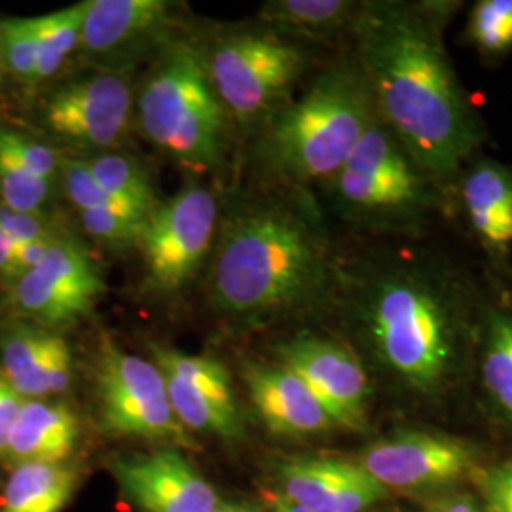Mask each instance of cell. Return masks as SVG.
Instances as JSON below:
<instances>
[{"instance_id": "1", "label": "cell", "mask_w": 512, "mask_h": 512, "mask_svg": "<svg viewBox=\"0 0 512 512\" xmlns=\"http://www.w3.org/2000/svg\"><path fill=\"white\" fill-rule=\"evenodd\" d=\"M450 12L440 2H361L351 31L378 118L454 205L486 129L444 48Z\"/></svg>"}, {"instance_id": "2", "label": "cell", "mask_w": 512, "mask_h": 512, "mask_svg": "<svg viewBox=\"0 0 512 512\" xmlns=\"http://www.w3.org/2000/svg\"><path fill=\"white\" fill-rule=\"evenodd\" d=\"M342 298L378 363L406 389L433 397L450 382L476 298L463 272L433 253L399 249L336 272Z\"/></svg>"}, {"instance_id": "3", "label": "cell", "mask_w": 512, "mask_h": 512, "mask_svg": "<svg viewBox=\"0 0 512 512\" xmlns=\"http://www.w3.org/2000/svg\"><path fill=\"white\" fill-rule=\"evenodd\" d=\"M338 266L310 213L293 203H260L222 232L209 296L224 317L256 325L330 298Z\"/></svg>"}, {"instance_id": "4", "label": "cell", "mask_w": 512, "mask_h": 512, "mask_svg": "<svg viewBox=\"0 0 512 512\" xmlns=\"http://www.w3.org/2000/svg\"><path fill=\"white\" fill-rule=\"evenodd\" d=\"M376 118L357 59L338 61L300 99L270 116L262 139L264 160L283 181L298 186L329 183Z\"/></svg>"}, {"instance_id": "5", "label": "cell", "mask_w": 512, "mask_h": 512, "mask_svg": "<svg viewBox=\"0 0 512 512\" xmlns=\"http://www.w3.org/2000/svg\"><path fill=\"white\" fill-rule=\"evenodd\" d=\"M346 219L374 232L416 238L450 203L403 141L380 118L329 181Z\"/></svg>"}, {"instance_id": "6", "label": "cell", "mask_w": 512, "mask_h": 512, "mask_svg": "<svg viewBox=\"0 0 512 512\" xmlns=\"http://www.w3.org/2000/svg\"><path fill=\"white\" fill-rule=\"evenodd\" d=\"M137 118L152 145L194 171L213 169L224 158L228 112L205 57L188 42L165 44L137 97Z\"/></svg>"}, {"instance_id": "7", "label": "cell", "mask_w": 512, "mask_h": 512, "mask_svg": "<svg viewBox=\"0 0 512 512\" xmlns=\"http://www.w3.org/2000/svg\"><path fill=\"white\" fill-rule=\"evenodd\" d=\"M203 57L222 107L243 124L272 116L287 105L308 67L306 52L272 29L222 37Z\"/></svg>"}, {"instance_id": "8", "label": "cell", "mask_w": 512, "mask_h": 512, "mask_svg": "<svg viewBox=\"0 0 512 512\" xmlns=\"http://www.w3.org/2000/svg\"><path fill=\"white\" fill-rule=\"evenodd\" d=\"M95 389L101 420L112 435L179 450L196 446L171 408L164 374L156 363L105 342L97 357Z\"/></svg>"}, {"instance_id": "9", "label": "cell", "mask_w": 512, "mask_h": 512, "mask_svg": "<svg viewBox=\"0 0 512 512\" xmlns=\"http://www.w3.org/2000/svg\"><path fill=\"white\" fill-rule=\"evenodd\" d=\"M217 219V200L202 184H190L156 207L139 239L154 289L173 293L194 277L211 251Z\"/></svg>"}, {"instance_id": "10", "label": "cell", "mask_w": 512, "mask_h": 512, "mask_svg": "<svg viewBox=\"0 0 512 512\" xmlns=\"http://www.w3.org/2000/svg\"><path fill=\"white\" fill-rule=\"evenodd\" d=\"M105 283L90 256L69 239H55L40 264L12 283V304L38 327L73 325L92 313Z\"/></svg>"}, {"instance_id": "11", "label": "cell", "mask_w": 512, "mask_h": 512, "mask_svg": "<svg viewBox=\"0 0 512 512\" xmlns=\"http://www.w3.org/2000/svg\"><path fill=\"white\" fill-rule=\"evenodd\" d=\"M279 365L287 366L325 406L336 427L363 431L368 425L370 382L357 355L330 338L300 330L277 349Z\"/></svg>"}, {"instance_id": "12", "label": "cell", "mask_w": 512, "mask_h": 512, "mask_svg": "<svg viewBox=\"0 0 512 512\" xmlns=\"http://www.w3.org/2000/svg\"><path fill=\"white\" fill-rule=\"evenodd\" d=\"M133 90L118 73H92L57 88L44 107V122L74 147L110 152L128 135Z\"/></svg>"}, {"instance_id": "13", "label": "cell", "mask_w": 512, "mask_h": 512, "mask_svg": "<svg viewBox=\"0 0 512 512\" xmlns=\"http://www.w3.org/2000/svg\"><path fill=\"white\" fill-rule=\"evenodd\" d=\"M152 353L164 374L171 408L186 431L228 440L243 437V412L232 378L219 361L179 349L154 348Z\"/></svg>"}, {"instance_id": "14", "label": "cell", "mask_w": 512, "mask_h": 512, "mask_svg": "<svg viewBox=\"0 0 512 512\" xmlns=\"http://www.w3.org/2000/svg\"><path fill=\"white\" fill-rule=\"evenodd\" d=\"M357 463L385 490H427L469 473L476 454L454 437L406 431L370 444Z\"/></svg>"}, {"instance_id": "15", "label": "cell", "mask_w": 512, "mask_h": 512, "mask_svg": "<svg viewBox=\"0 0 512 512\" xmlns=\"http://www.w3.org/2000/svg\"><path fill=\"white\" fill-rule=\"evenodd\" d=\"M110 471L143 512H215L219 507L213 484L179 448L114 459Z\"/></svg>"}, {"instance_id": "16", "label": "cell", "mask_w": 512, "mask_h": 512, "mask_svg": "<svg viewBox=\"0 0 512 512\" xmlns=\"http://www.w3.org/2000/svg\"><path fill=\"white\" fill-rule=\"evenodd\" d=\"M0 374L25 401L54 399L73 384V351L55 330L10 323L0 329Z\"/></svg>"}, {"instance_id": "17", "label": "cell", "mask_w": 512, "mask_h": 512, "mask_svg": "<svg viewBox=\"0 0 512 512\" xmlns=\"http://www.w3.org/2000/svg\"><path fill=\"white\" fill-rule=\"evenodd\" d=\"M165 0H86L80 50L93 61H118L165 37L171 25Z\"/></svg>"}, {"instance_id": "18", "label": "cell", "mask_w": 512, "mask_h": 512, "mask_svg": "<svg viewBox=\"0 0 512 512\" xmlns=\"http://www.w3.org/2000/svg\"><path fill=\"white\" fill-rule=\"evenodd\" d=\"M283 494L315 512H365L387 490L365 469L348 459L302 458L279 469Z\"/></svg>"}, {"instance_id": "19", "label": "cell", "mask_w": 512, "mask_h": 512, "mask_svg": "<svg viewBox=\"0 0 512 512\" xmlns=\"http://www.w3.org/2000/svg\"><path fill=\"white\" fill-rule=\"evenodd\" d=\"M243 378L258 418L279 437L304 439L334 429V421L293 370L247 361Z\"/></svg>"}, {"instance_id": "20", "label": "cell", "mask_w": 512, "mask_h": 512, "mask_svg": "<svg viewBox=\"0 0 512 512\" xmlns=\"http://www.w3.org/2000/svg\"><path fill=\"white\" fill-rule=\"evenodd\" d=\"M482 249L497 262L512 251V165L476 156L459 177L456 198Z\"/></svg>"}, {"instance_id": "21", "label": "cell", "mask_w": 512, "mask_h": 512, "mask_svg": "<svg viewBox=\"0 0 512 512\" xmlns=\"http://www.w3.org/2000/svg\"><path fill=\"white\" fill-rule=\"evenodd\" d=\"M80 437V423L69 404L29 399L14 425L4 467L25 463H67Z\"/></svg>"}, {"instance_id": "22", "label": "cell", "mask_w": 512, "mask_h": 512, "mask_svg": "<svg viewBox=\"0 0 512 512\" xmlns=\"http://www.w3.org/2000/svg\"><path fill=\"white\" fill-rule=\"evenodd\" d=\"M78 478L71 463L12 467L0 492V512H61L69 505Z\"/></svg>"}, {"instance_id": "23", "label": "cell", "mask_w": 512, "mask_h": 512, "mask_svg": "<svg viewBox=\"0 0 512 512\" xmlns=\"http://www.w3.org/2000/svg\"><path fill=\"white\" fill-rule=\"evenodd\" d=\"M361 4L349 0H272L258 18L279 35L330 37L353 29Z\"/></svg>"}, {"instance_id": "24", "label": "cell", "mask_w": 512, "mask_h": 512, "mask_svg": "<svg viewBox=\"0 0 512 512\" xmlns=\"http://www.w3.org/2000/svg\"><path fill=\"white\" fill-rule=\"evenodd\" d=\"M482 382L497 410L512 421V304H497L486 313Z\"/></svg>"}, {"instance_id": "25", "label": "cell", "mask_w": 512, "mask_h": 512, "mask_svg": "<svg viewBox=\"0 0 512 512\" xmlns=\"http://www.w3.org/2000/svg\"><path fill=\"white\" fill-rule=\"evenodd\" d=\"M86 2L35 18L38 44L37 82L59 73L67 57L80 48Z\"/></svg>"}, {"instance_id": "26", "label": "cell", "mask_w": 512, "mask_h": 512, "mask_svg": "<svg viewBox=\"0 0 512 512\" xmlns=\"http://www.w3.org/2000/svg\"><path fill=\"white\" fill-rule=\"evenodd\" d=\"M82 162L92 173L93 179L110 194L133 203L147 213L156 211L158 203L147 171L133 158L118 152H99Z\"/></svg>"}, {"instance_id": "27", "label": "cell", "mask_w": 512, "mask_h": 512, "mask_svg": "<svg viewBox=\"0 0 512 512\" xmlns=\"http://www.w3.org/2000/svg\"><path fill=\"white\" fill-rule=\"evenodd\" d=\"M52 183L35 175L0 141V200L12 211L42 215Z\"/></svg>"}, {"instance_id": "28", "label": "cell", "mask_w": 512, "mask_h": 512, "mask_svg": "<svg viewBox=\"0 0 512 512\" xmlns=\"http://www.w3.org/2000/svg\"><path fill=\"white\" fill-rule=\"evenodd\" d=\"M467 42L484 57L512 52V0H478L467 21Z\"/></svg>"}, {"instance_id": "29", "label": "cell", "mask_w": 512, "mask_h": 512, "mask_svg": "<svg viewBox=\"0 0 512 512\" xmlns=\"http://www.w3.org/2000/svg\"><path fill=\"white\" fill-rule=\"evenodd\" d=\"M59 175L63 181L65 194L69 202L73 203L76 211H112V213H124L150 219L152 213H147L133 203L126 202L109 190H105L97 183L88 171L82 160H61Z\"/></svg>"}, {"instance_id": "30", "label": "cell", "mask_w": 512, "mask_h": 512, "mask_svg": "<svg viewBox=\"0 0 512 512\" xmlns=\"http://www.w3.org/2000/svg\"><path fill=\"white\" fill-rule=\"evenodd\" d=\"M0 63L25 84H37L38 44L35 18L0 21Z\"/></svg>"}, {"instance_id": "31", "label": "cell", "mask_w": 512, "mask_h": 512, "mask_svg": "<svg viewBox=\"0 0 512 512\" xmlns=\"http://www.w3.org/2000/svg\"><path fill=\"white\" fill-rule=\"evenodd\" d=\"M78 219L88 236L110 247L139 243L148 222L143 217L112 211H78Z\"/></svg>"}, {"instance_id": "32", "label": "cell", "mask_w": 512, "mask_h": 512, "mask_svg": "<svg viewBox=\"0 0 512 512\" xmlns=\"http://www.w3.org/2000/svg\"><path fill=\"white\" fill-rule=\"evenodd\" d=\"M0 141L18 158L21 164L29 167L35 175L54 181L59 173L61 158L55 154L54 148L46 147L37 139L23 135L12 129H0Z\"/></svg>"}, {"instance_id": "33", "label": "cell", "mask_w": 512, "mask_h": 512, "mask_svg": "<svg viewBox=\"0 0 512 512\" xmlns=\"http://www.w3.org/2000/svg\"><path fill=\"white\" fill-rule=\"evenodd\" d=\"M0 228L14 239L16 243H31V241H54L59 239L48 228L42 215L33 213H18L0 203Z\"/></svg>"}, {"instance_id": "34", "label": "cell", "mask_w": 512, "mask_h": 512, "mask_svg": "<svg viewBox=\"0 0 512 512\" xmlns=\"http://www.w3.org/2000/svg\"><path fill=\"white\" fill-rule=\"evenodd\" d=\"M486 512H512V459L482 476Z\"/></svg>"}, {"instance_id": "35", "label": "cell", "mask_w": 512, "mask_h": 512, "mask_svg": "<svg viewBox=\"0 0 512 512\" xmlns=\"http://www.w3.org/2000/svg\"><path fill=\"white\" fill-rule=\"evenodd\" d=\"M23 403L25 399L0 374V465H4L10 437Z\"/></svg>"}, {"instance_id": "36", "label": "cell", "mask_w": 512, "mask_h": 512, "mask_svg": "<svg viewBox=\"0 0 512 512\" xmlns=\"http://www.w3.org/2000/svg\"><path fill=\"white\" fill-rule=\"evenodd\" d=\"M16 266V241L0 228V277L14 281Z\"/></svg>"}, {"instance_id": "37", "label": "cell", "mask_w": 512, "mask_h": 512, "mask_svg": "<svg viewBox=\"0 0 512 512\" xmlns=\"http://www.w3.org/2000/svg\"><path fill=\"white\" fill-rule=\"evenodd\" d=\"M429 512H482V509L478 507L473 497L458 495V497L440 501L439 505H435Z\"/></svg>"}, {"instance_id": "38", "label": "cell", "mask_w": 512, "mask_h": 512, "mask_svg": "<svg viewBox=\"0 0 512 512\" xmlns=\"http://www.w3.org/2000/svg\"><path fill=\"white\" fill-rule=\"evenodd\" d=\"M270 501H272V507H277L279 511L283 512H315L308 509V507H304V505L294 503V501L281 494L270 495Z\"/></svg>"}, {"instance_id": "39", "label": "cell", "mask_w": 512, "mask_h": 512, "mask_svg": "<svg viewBox=\"0 0 512 512\" xmlns=\"http://www.w3.org/2000/svg\"><path fill=\"white\" fill-rule=\"evenodd\" d=\"M215 512H258L256 507L245 501H220Z\"/></svg>"}, {"instance_id": "40", "label": "cell", "mask_w": 512, "mask_h": 512, "mask_svg": "<svg viewBox=\"0 0 512 512\" xmlns=\"http://www.w3.org/2000/svg\"><path fill=\"white\" fill-rule=\"evenodd\" d=\"M0 82H2V63H0Z\"/></svg>"}, {"instance_id": "41", "label": "cell", "mask_w": 512, "mask_h": 512, "mask_svg": "<svg viewBox=\"0 0 512 512\" xmlns=\"http://www.w3.org/2000/svg\"><path fill=\"white\" fill-rule=\"evenodd\" d=\"M272 512H283V511H279V509H277V507H272Z\"/></svg>"}]
</instances>
